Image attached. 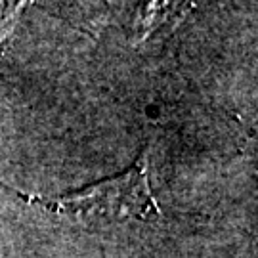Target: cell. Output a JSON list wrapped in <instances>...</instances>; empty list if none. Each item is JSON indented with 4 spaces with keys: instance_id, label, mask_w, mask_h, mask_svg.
Returning a JSON list of instances; mask_svg holds the SVG:
<instances>
[{
    "instance_id": "obj_1",
    "label": "cell",
    "mask_w": 258,
    "mask_h": 258,
    "mask_svg": "<svg viewBox=\"0 0 258 258\" xmlns=\"http://www.w3.org/2000/svg\"><path fill=\"white\" fill-rule=\"evenodd\" d=\"M149 157H140L126 172L84 187L81 191L65 194L55 199L19 194L29 203H38L48 211L73 218H109V220H151L161 216V209L149 184Z\"/></svg>"
},
{
    "instance_id": "obj_2",
    "label": "cell",
    "mask_w": 258,
    "mask_h": 258,
    "mask_svg": "<svg viewBox=\"0 0 258 258\" xmlns=\"http://www.w3.org/2000/svg\"><path fill=\"white\" fill-rule=\"evenodd\" d=\"M195 0H148L144 12L140 14L136 23L138 38L146 40L159 29L168 27V23H176L187 14Z\"/></svg>"
},
{
    "instance_id": "obj_3",
    "label": "cell",
    "mask_w": 258,
    "mask_h": 258,
    "mask_svg": "<svg viewBox=\"0 0 258 258\" xmlns=\"http://www.w3.org/2000/svg\"><path fill=\"white\" fill-rule=\"evenodd\" d=\"M252 153H254V157H256V161H258V134L254 136V140H252Z\"/></svg>"
}]
</instances>
